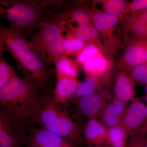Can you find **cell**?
Instances as JSON below:
<instances>
[{"instance_id":"6da1fadb","label":"cell","mask_w":147,"mask_h":147,"mask_svg":"<svg viewBox=\"0 0 147 147\" xmlns=\"http://www.w3.org/2000/svg\"><path fill=\"white\" fill-rule=\"evenodd\" d=\"M0 47L13 57L24 77L36 82L43 88L47 86L53 74L50 63L17 31L1 24Z\"/></svg>"},{"instance_id":"7a4b0ae2","label":"cell","mask_w":147,"mask_h":147,"mask_svg":"<svg viewBox=\"0 0 147 147\" xmlns=\"http://www.w3.org/2000/svg\"><path fill=\"white\" fill-rule=\"evenodd\" d=\"M42 88L34 81L16 75L0 87L1 110L17 117L32 120L41 107Z\"/></svg>"},{"instance_id":"3957f363","label":"cell","mask_w":147,"mask_h":147,"mask_svg":"<svg viewBox=\"0 0 147 147\" xmlns=\"http://www.w3.org/2000/svg\"><path fill=\"white\" fill-rule=\"evenodd\" d=\"M32 121L61 137L71 147H80L85 142L83 126L79 125L64 105L55 102L53 95L48 93L42 98L39 111Z\"/></svg>"},{"instance_id":"277c9868","label":"cell","mask_w":147,"mask_h":147,"mask_svg":"<svg viewBox=\"0 0 147 147\" xmlns=\"http://www.w3.org/2000/svg\"><path fill=\"white\" fill-rule=\"evenodd\" d=\"M1 13L11 27L26 39L42 25L58 17L61 11L45 10L36 2L30 0L1 1Z\"/></svg>"},{"instance_id":"5b68a950","label":"cell","mask_w":147,"mask_h":147,"mask_svg":"<svg viewBox=\"0 0 147 147\" xmlns=\"http://www.w3.org/2000/svg\"><path fill=\"white\" fill-rule=\"evenodd\" d=\"M28 120L0 111V147H25Z\"/></svg>"},{"instance_id":"8992f818","label":"cell","mask_w":147,"mask_h":147,"mask_svg":"<svg viewBox=\"0 0 147 147\" xmlns=\"http://www.w3.org/2000/svg\"><path fill=\"white\" fill-rule=\"evenodd\" d=\"M66 19L65 16L60 14L57 18L42 25L29 40L33 48L42 55L47 46L65 32Z\"/></svg>"},{"instance_id":"52a82bcc","label":"cell","mask_w":147,"mask_h":147,"mask_svg":"<svg viewBox=\"0 0 147 147\" xmlns=\"http://www.w3.org/2000/svg\"><path fill=\"white\" fill-rule=\"evenodd\" d=\"M33 127L25 141L26 147H67L71 145L44 127Z\"/></svg>"},{"instance_id":"ba28073f","label":"cell","mask_w":147,"mask_h":147,"mask_svg":"<svg viewBox=\"0 0 147 147\" xmlns=\"http://www.w3.org/2000/svg\"><path fill=\"white\" fill-rule=\"evenodd\" d=\"M147 124V105L137 98L131 100L124 115L121 125L129 135Z\"/></svg>"},{"instance_id":"9c48e42d","label":"cell","mask_w":147,"mask_h":147,"mask_svg":"<svg viewBox=\"0 0 147 147\" xmlns=\"http://www.w3.org/2000/svg\"><path fill=\"white\" fill-rule=\"evenodd\" d=\"M82 133L88 147H110L108 128L96 119H89L83 125Z\"/></svg>"},{"instance_id":"30bf717a","label":"cell","mask_w":147,"mask_h":147,"mask_svg":"<svg viewBox=\"0 0 147 147\" xmlns=\"http://www.w3.org/2000/svg\"><path fill=\"white\" fill-rule=\"evenodd\" d=\"M107 93H94L81 98L75 103L83 115L89 119L100 117L107 104Z\"/></svg>"},{"instance_id":"8fae6325","label":"cell","mask_w":147,"mask_h":147,"mask_svg":"<svg viewBox=\"0 0 147 147\" xmlns=\"http://www.w3.org/2000/svg\"><path fill=\"white\" fill-rule=\"evenodd\" d=\"M57 77L56 86L53 90V97L55 101L64 105L71 100L79 82L77 77L59 76Z\"/></svg>"},{"instance_id":"7c38bea8","label":"cell","mask_w":147,"mask_h":147,"mask_svg":"<svg viewBox=\"0 0 147 147\" xmlns=\"http://www.w3.org/2000/svg\"><path fill=\"white\" fill-rule=\"evenodd\" d=\"M127 108V103L114 98L101 113V123L107 128L121 125Z\"/></svg>"},{"instance_id":"4fadbf2b","label":"cell","mask_w":147,"mask_h":147,"mask_svg":"<svg viewBox=\"0 0 147 147\" xmlns=\"http://www.w3.org/2000/svg\"><path fill=\"white\" fill-rule=\"evenodd\" d=\"M134 83L124 70H120L115 80L114 98L126 103L133 100L135 95Z\"/></svg>"},{"instance_id":"5bb4252c","label":"cell","mask_w":147,"mask_h":147,"mask_svg":"<svg viewBox=\"0 0 147 147\" xmlns=\"http://www.w3.org/2000/svg\"><path fill=\"white\" fill-rule=\"evenodd\" d=\"M123 60L130 67V70L136 66L147 62V40L136 39L127 47Z\"/></svg>"},{"instance_id":"9a60e30c","label":"cell","mask_w":147,"mask_h":147,"mask_svg":"<svg viewBox=\"0 0 147 147\" xmlns=\"http://www.w3.org/2000/svg\"><path fill=\"white\" fill-rule=\"evenodd\" d=\"M83 65L88 76L99 80L107 76L111 68L110 61L100 53L91 57Z\"/></svg>"},{"instance_id":"2e32d148","label":"cell","mask_w":147,"mask_h":147,"mask_svg":"<svg viewBox=\"0 0 147 147\" xmlns=\"http://www.w3.org/2000/svg\"><path fill=\"white\" fill-rule=\"evenodd\" d=\"M65 32L67 34L73 35L86 43L94 44L100 48L99 33L93 25L74 27L66 21Z\"/></svg>"},{"instance_id":"e0dca14e","label":"cell","mask_w":147,"mask_h":147,"mask_svg":"<svg viewBox=\"0 0 147 147\" xmlns=\"http://www.w3.org/2000/svg\"><path fill=\"white\" fill-rule=\"evenodd\" d=\"M93 24L98 32L105 36L111 33L117 26L119 18L117 16L102 11H91L89 9Z\"/></svg>"},{"instance_id":"ac0fdd59","label":"cell","mask_w":147,"mask_h":147,"mask_svg":"<svg viewBox=\"0 0 147 147\" xmlns=\"http://www.w3.org/2000/svg\"><path fill=\"white\" fill-rule=\"evenodd\" d=\"M64 35L62 34L57 39L51 42L45 48L42 53V57L51 64L55 63L66 55L64 46Z\"/></svg>"},{"instance_id":"d6986e66","label":"cell","mask_w":147,"mask_h":147,"mask_svg":"<svg viewBox=\"0 0 147 147\" xmlns=\"http://www.w3.org/2000/svg\"><path fill=\"white\" fill-rule=\"evenodd\" d=\"M55 64L56 77L67 76L77 77L79 71L78 63L68 57V56L61 58Z\"/></svg>"},{"instance_id":"ffe728a7","label":"cell","mask_w":147,"mask_h":147,"mask_svg":"<svg viewBox=\"0 0 147 147\" xmlns=\"http://www.w3.org/2000/svg\"><path fill=\"white\" fill-rule=\"evenodd\" d=\"M100 86L99 79L88 76L86 80L79 83L71 100L75 104L81 98L96 92Z\"/></svg>"},{"instance_id":"44dd1931","label":"cell","mask_w":147,"mask_h":147,"mask_svg":"<svg viewBox=\"0 0 147 147\" xmlns=\"http://www.w3.org/2000/svg\"><path fill=\"white\" fill-rule=\"evenodd\" d=\"M66 14L67 18L70 17V19H67V21L70 24L76 22L77 24L76 27L93 25L89 9L84 7H79L70 11L66 10Z\"/></svg>"},{"instance_id":"7402d4cb","label":"cell","mask_w":147,"mask_h":147,"mask_svg":"<svg viewBox=\"0 0 147 147\" xmlns=\"http://www.w3.org/2000/svg\"><path fill=\"white\" fill-rule=\"evenodd\" d=\"M110 147H126L128 132L122 125L108 128Z\"/></svg>"},{"instance_id":"603a6c76","label":"cell","mask_w":147,"mask_h":147,"mask_svg":"<svg viewBox=\"0 0 147 147\" xmlns=\"http://www.w3.org/2000/svg\"><path fill=\"white\" fill-rule=\"evenodd\" d=\"M103 11L120 18L127 11L128 5L123 0H107L102 1Z\"/></svg>"},{"instance_id":"cb8c5ba5","label":"cell","mask_w":147,"mask_h":147,"mask_svg":"<svg viewBox=\"0 0 147 147\" xmlns=\"http://www.w3.org/2000/svg\"><path fill=\"white\" fill-rule=\"evenodd\" d=\"M87 44L73 35L68 34L64 35V46L66 55L77 56L84 49Z\"/></svg>"},{"instance_id":"d4e9b609","label":"cell","mask_w":147,"mask_h":147,"mask_svg":"<svg viewBox=\"0 0 147 147\" xmlns=\"http://www.w3.org/2000/svg\"><path fill=\"white\" fill-rule=\"evenodd\" d=\"M15 68L7 63L3 56V52L0 51V87L17 75Z\"/></svg>"},{"instance_id":"484cf974","label":"cell","mask_w":147,"mask_h":147,"mask_svg":"<svg viewBox=\"0 0 147 147\" xmlns=\"http://www.w3.org/2000/svg\"><path fill=\"white\" fill-rule=\"evenodd\" d=\"M130 76L134 82L147 86V62L134 67L130 70Z\"/></svg>"},{"instance_id":"4316f807","label":"cell","mask_w":147,"mask_h":147,"mask_svg":"<svg viewBox=\"0 0 147 147\" xmlns=\"http://www.w3.org/2000/svg\"><path fill=\"white\" fill-rule=\"evenodd\" d=\"M100 53V48L96 45L87 43L82 52L76 56V61L78 64L83 65L91 57Z\"/></svg>"},{"instance_id":"83f0119b","label":"cell","mask_w":147,"mask_h":147,"mask_svg":"<svg viewBox=\"0 0 147 147\" xmlns=\"http://www.w3.org/2000/svg\"><path fill=\"white\" fill-rule=\"evenodd\" d=\"M126 147H144L147 141V135L142 129L129 134Z\"/></svg>"},{"instance_id":"f1b7e54d","label":"cell","mask_w":147,"mask_h":147,"mask_svg":"<svg viewBox=\"0 0 147 147\" xmlns=\"http://www.w3.org/2000/svg\"><path fill=\"white\" fill-rule=\"evenodd\" d=\"M147 9V0H134L128 5L127 11L139 12Z\"/></svg>"},{"instance_id":"f546056e","label":"cell","mask_w":147,"mask_h":147,"mask_svg":"<svg viewBox=\"0 0 147 147\" xmlns=\"http://www.w3.org/2000/svg\"><path fill=\"white\" fill-rule=\"evenodd\" d=\"M136 15L147 27V9L137 12Z\"/></svg>"},{"instance_id":"4dcf8cb0","label":"cell","mask_w":147,"mask_h":147,"mask_svg":"<svg viewBox=\"0 0 147 147\" xmlns=\"http://www.w3.org/2000/svg\"><path fill=\"white\" fill-rule=\"evenodd\" d=\"M142 129H143V131L145 132V134L147 135V124L146 126L143 127V128H142Z\"/></svg>"},{"instance_id":"1f68e13d","label":"cell","mask_w":147,"mask_h":147,"mask_svg":"<svg viewBox=\"0 0 147 147\" xmlns=\"http://www.w3.org/2000/svg\"><path fill=\"white\" fill-rule=\"evenodd\" d=\"M145 91H146V94H147V86H146L145 88Z\"/></svg>"},{"instance_id":"d6a6232c","label":"cell","mask_w":147,"mask_h":147,"mask_svg":"<svg viewBox=\"0 0 147 147\" xmlns=\"http://www.w3.org/2000/svg\"><path fill=\"white\" fill-rule=\"evenodd\" d=\"M67 147H71V146H68Z\"/></svg>"}]
</instances>
